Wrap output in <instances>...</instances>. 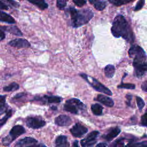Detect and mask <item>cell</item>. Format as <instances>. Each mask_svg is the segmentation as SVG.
I'll list each match as a JSON object with an SVG mask.
<instances>
[{
	"label": "cell",
	"mask_w": 147,
	"mask_h": 147,
	"mask_svg": "<svg viewBox=\"0 0 147 147\" xmlns=\"http://www.w3.org/2000/svg\"><path fill=\"white\" fill-rule=\"evenodd\" d=\"M113 35L117 37H122L127 41H134V34L127 21L122 15H118L114 19L111 28Z\"/></svg>",
	"instance_id": "obj_1"
},
{
	"label": "cell",
	"mask_w": 147,
	"mask_h": 147,
	"mask_svg": "<svg viewBox=\"0 0 147 147\" xmlns=\"http://www.w3.org/2000/svg\"><path fill=\"white\" fill-rule=\"evenodd\" d=\"M68 10L71 16L72 26L74 28H78L86 24L94 16L93 12L90 9L78 10L74 7H70Z\"/></svg>",
	"instance_id": "obj_2"
},
{
	"label": "cell",
	"mask_w": 147,
	"mask_h": 147,
	"mask_svg": "<svg viewBox=\"0 0 147 147\" xmlns=\"http://www.w3.org/2000/svg\"><path fill=\"white\" fill-rule=\"evenodd\" d=\"M80 75L82 78L85 79L86 82L90 84L96 91L104 93L108 95H112L111 91L107 87L105 86L95 78L89 76L88 75L84 74H81Z\"/></svg>",
	"instance_id": "obj_3"
},
{
	"label": "cell",
	"mask_w": 147,
	"mask_h": 147,
	"mask_svg": "<svg viewBox=\"0 0 147 147\" xmlns=\"http://www.w3.org/2000/svg\"><path fill=\"white\" fill-rule=\"evenodd\" d=\"M85 105L78 99L72 98L67 100L64 105V110L72 114H78L79 110H83Z\"/></svg>",
	"instance_id": "obj_4"
},
{
	"label": "cell",
	"mask_w": 147,
	"mask_h": 147,
	"mask_svg": "<svg viewBox=\"0 0 147 147\" xmlns=\"http://www.w3.org/2000/svg\"><path fill=\"white\" fill-rule=\"evenodd\" d=\"M128 54L133 61H146V55L144 50L137 45H133L128 51Z\"/></svg>",
	"instance_id": "obj_5"
},
{
	"label": "cell",
	"mask_w": 147,
	"mask_h": 147,
	"mask_svg": "<svg viewBox=\"0 0 147 147\" xmlns=\"http://www.w3.org/2000/svg\"><path fill=\"white\" fill-rule=\"evenodd\" d=\"M25 132V130L24 127L21 125H16L12 127L10 131L9 135L5 137L2 140V143L4 145H9L17 137L24 134Z\"/></svg>",
	"instance_id": "obj_6"
},
{
	"label": "cell",
	"mask_w": 147,
	"mask_h": 147,
	"mask_svg": "<svg viewBox=\"0 0 147 147\" xmlns=\"http://www.w3.org/2000/svg\"><path fill=\"white\" fill-rule=\"evenodd\" d=\"M99 133V131L96 130L91 132L85 138L80 141L81 145L83 147H90L94 145L96 141Z\"/></svg>",
	"instance_id": "obj_7"
},
{
	"label": "cell",
	"mask_w": 147,
	"mask_h": 147,
	"mask_svg": "<svg viewBox=\"0 0 147 147\" xmlns=\"http://www.w3.org/2000/svg\"><path fill=\"white\" fill-rule=\"evenodd\" d=\"M26 122L27 126L33 129H39L45 125V122L43 119L36 117L28 118Z\"/></svg>",
	"instance_id": "obj_8"
},
{
	"label": "cell",
	"mask_w": 147,
	"mask_h": 147,
	"mask_svg": "<svg viewBox=\"0 0 147 147\" xmlns=\"http://www.w3.org/2000/svg\"><path fill=\"white\" fill-rule=\"evenodd\" d=\"M140 143H136L133 139L121 138L117 140L113 147H138Z\"/></svg>",
	"instance_id": "obj_9"
},
{
	"label": "cell",
	"mask_w": 147,
	"mask_h": 147,
	"mask_svg": "<svg viewBox=\"0 0 147 147\" xmlns=\"http://www.w3.org/2000/svg\"><path fill=\"white\" fill-rule=\"evenodd\" d=\"M135 75L137 78L142 77L146 72L147 64L145 62H133Z\"/></svg>",
	"instance_id": "obj_10"
},
{
	"label": "cell",
	"mask_w": 147,
	"mask_h": 147,
	"mask_svg": "<svg viewBox=\"0 0 147 147\" xmlns=\"http://www.w3.org/2000/svg\"><path fill=\"white\" fill-rule=\"evenodd\" d=\"M70 131L73 136L81 137L88 131V129L83 125L77 123L70 129Z\"/></svg>",
	"instance_id": "obj_11"
},
{
	"label": "cell",
	"mask_w": 147,
	"mask_h": 147,
	"mask_svg": "<svg viewBox=\"0 0 147 147\" xmlns=\"http://www.w3.org/2000/svg\"><path fill=\"white\" fill-rule=\"evenodd\" d=\"M9 45L18 48H29L30 47V43L24 38H16L13 40L9 42Z\"/></svg>",
	"instance_id": "obj_12"
},
{
	"label": "cell",
	"mask_w": 147,
	"mask_h": 147,
	"mask_svg": "<svg viewBox=\"0 0 147 147\" xmlns=\"http://www.w3.org/2000/svg\"><path fill=\"white\" fill-rule=\"evenodd\" d=\"M55 122L58 126H69L71 123L72 120L69 116L61 114L55 118Z\"/></svg>",
	"instance_id": "obj_13"
},
{
	"label": "cell",
	"mask_w": 147,
	"mask_h": 147,
	"mask_svg": "<svg viewBox=\"0 0 147 147\" xmlns=\"http://www.w3.org/2000/svg\"><path fill=\"white\" fill-rule=\"evenodd\" d=\"M37 142V140L32 137H25L20 140H19L16 144L15 147H25L28 145L36 144Z\"/></svg>",
	"instance_id": "obj_14"
},
{
	"label": "cell",
	"mask_w": 147,
	"mask_h": 147,
	"mask_svg": "<svg viewBox=\"0 0 147 147\" xmlns=\"http://www.w3.org/2000/svg\"><path fill=\"white\" fill-rule=\"evenodd\" d=\"M95 100L107 107H112L114 105V102L111 98L102 94L98 95Z\"/></svg>",
	"instance_id": "obj_15"
},
{
	"label": "cell",
	"mask_w": 147,
	"mask_h": 147,
	"mask_svg": "<svg viewBox=\"0 0 147 147\" xmlns=\"http://www.w3.org/2000/svg\"><path fill=\"white\" fill-rule=\"evenodd\" d=\"M55 144L56 147H69V143L68 141L67 137L64 136H58L55 140Z\"/></svg>",
	"instance_id": "obj_16"
},
{
	"label": "cell",
	"mask_w": 147,
	"mask_h": 147,
	"mask_svg": "<svg viewBox=\"0 0 147 147\" xmlns=\"http://www.w3.org/2000/svg\"><path fill=\"white\" fill-rule=\"evenodd\" d=\"M121 132V129L118 127H115L113 129H112L107 134L103 136V138L108 141H110L114 138H115Z\"/></svg>",
	"instance_id": "obj_17"
},
{
	"label": "cell",
	"mask_w": 147,
	"mask_h": 147,
	"mask_svg": "<svg viewBox=\"0 0 147 147\" xmlns=\"http://www.w3.org/2000/svg\"><path fill=\"white\" fill-rule=\"evenodd\" d=\"M89 1L94 7L99 11L104 10L106 6V2L105 0H90Z\"/></svg>",
	"instance_id": "obj_18"
},
{
	"label": "cell",
	"mask_w": 147,
	"mask_h": 147,
	"mask_svg": "<svg viewBox=\"0 0 147 147\" xmlns=\"http://www.w3.org/2000/svg\"><path fill=\"white\" fill-rule=\"evenodd\" d=\"M0 21L6 22L8 24H15V20L9 14H7L5 12L2 11L0 10Z\"/></svg>",
	"instance_id": "obj_19"
},
{
	"label": "cell",
	"mask_w": 147,
	"mask_h": 147,
	"mask_svg": "<svg viewBox=\"0 0 147 147\" xmlns=\"http://www.w3.org/2000/svg\"><path fill=\"white\" fill-rule=\"evenodd\" d=\"M42 100L48 103H60L61 100V98L57 96H47L45 95L42 97Z\"/></svg>",
	"instance_id": "obj_20"
},
{
	"label": "cell",
	"mask_w": 147,
	"mask_h": 147,
	"mask_svg": "<svg viewBox=\"0 0 147 147\" xmlns=\"http://www.w3.org/2000/svg\"><path fill=\"white\" fill-rule=\"evenodd\" d=\"M32 4L36 5L41 10H44L48 7V4L44 0H28Z\"/></svg>",
	"instance_id": "obj_21"
},
{
	"label": "cell",
	"mask_w": 147,
	"mask_h": 147,
	"mask_svg": "<svg viewBox=\"0 0 147 147\" xmlns=\"http://www.w3.org/2000/svg\"><path fill=\"white\" fill-rule=\"evenodd\" d=\"M1 29H5V30L10 32L11 34H13L14 35L17 36H22V32L20 30V29L16 26H5V27H1Z\"/></svg>",
	"instance_id": "obj_22"
},
{
	"label": "cell",
	"mask_w": 147,
	"mask_h": 147,
	"mask_svg": "<svg viewBox=\"0 0 147 147\" xmlns=\"http://www.w3.org/2000/svg\"><path fill=\"white\" fill-rule=\"evenodd\" d=\"M115 73V67L114 65L109 64L105 68V75L108 78H112Z\"/></svg>",
	"instance_id": "obj_23"
},
{
	"label": "cell",
	"mask_w": 147,
	"mask_h": 147,
	"mask_svg": "<svg viewBox=\"0 0 147 147\" xmlns=\"http://www.w3.org/2000/svg\"><path fill=\"white\" fill-rule=\"evenodd\" d=\"M91 109L92 113L96 115H100L102 114L103 107L99 104L95 103L92 105Z\"/></svg>",
	"instance_id": "obj_24"
},
{
	"label": "cell",
	"mask_w": 147,
	"mask_h": 147,
	"mask_svg": "<svg viewBox=\"0 0 147 147\" xmlns=\"http://www.w3.org/2000/svg\"><path fill=\"white\" fill-rule=\"evenodd\" d=\"M19 85L15 83H11L8 86H6L3 87V91H7V92H10V91H14L16 90H17L19 88Z\"/></svg>",
	"instance_id": "obj_25"
},
{
	"label": "cell",
	"mask_w": 147,
	"mask_h": 147,
	"mask_svg": "<svg viewBox=\"0 0 147 147\" xmlns=\"http://www.w3.org/2000/svg\"><path fill=\"white\" fill-rule=\"evenodd\" d=\"M5 95H0V115L3 114L7 109L6 105L5 104Z\"/></svg>",
	"instance_id": "obj_26"
},
{
	"label": "cell",
	"mask_w": 147,
	"mask_h": 147,
	"mask_svg": "<svg viewBox=\"0 0 147 147\" xmlns=\"http://www.w3.org/2000/svg\"><path fill=\"white\" fill-rule=\"evenodd\" d=\"M109 1L114 5L119 6H121L122 5L126 4L127 3H129L134 0H109Z\"/></svg>",
	"instance_id": "obj_27"
},
{
	"label": "cell",
	"mask_w": 147,
	"mask_h": 147,
	"mask_svg": "<svg viewBox=\"0 0 147 147\" xmlns=\"http://www.w3.org/2000/svg\"><path fill=\"white\" fill-rule=\"evenodd\" d=\"M118 88H125V89H134L135 85L134 84L131 83H122L121 84L118 86Z\"/></svg>",
	"instance_id": "obj_28"
},
{
	"label": "cell",
	"mask_w": 147,
	"mask_h": 147,
	"mask_svg": "<svg viewBox=\"0 0 147 147\" xmlns=\"http://www.w3.org/2000/svg\"><path fill=\"white\" fill-rule=\"evenodd\" d=\"M11 116V110H10L7 113L5 116H4L2 118L0 119V127L6 122L8 118H9Z\"/></svg>",
	"instance_id": "obj_29"
},
{
	"label": "cell",
	"mask_w": 147,
	"mask_h": 147,
	"mask_svg": "<svg viewBox=\"0 0 147 147\" xmlns=\"http://www.w3.org/2000/svg\"><path fill=\"white\" fill-rule=\"evenodd\" d=\"M68 0H57V6L60 10H63L67 5Z\"/></svg>",
	"instance_id": "obj_30"
},
{
	"label": "cell",
	"mask_w": 147,
	"mask_h": 147,
	"mask_svg": "<svg viewBox=\"0 0 147 147\" xmlns=\"http://www.w3.org/2000/svg\"><path fill=\"white\" fill-rule=\"evenodd\" d=\"M136 102H137L138 107L139 110L141 111L144 108V107L145 106V102L143 100V99L141 98H140V96L136 97Z\"/></svg>",
	"instance_id": "obj_31"
},
{
	"label": "cell",
	"mask_w": 147,
	"mask_h": 147,
	"mask_svg": "<svg viewBox=\"0 0 147 147\" xmlns=\"http://www.w3.org/2000/svg\"><path fill=\"white\" fill-rule=\"evenodd\" d=\"M144 3H145V0H140L135 7L134 10L137 11L140 10L144 5Z\"/></svg>",
	"instance_id": "obj_32"
},
{
	"label": "cell",
	"mask_w": 147,
	"mask_h": 147,
	"mask_svg": "<svg viewBox=\"0 0 147 147\" xmlns=\"http://www.w3.org/2000/svg\"><path fill=\"white\" fill-rule=\"evenodd\" d=\"M75 4L79 6V7H82L86 3L87 1L86 0H73Z\"/></svg>",
	"instance_id": "obj_33"
},
{
	"label": "cell",
	"mask_w": 147,
	"mask_h": 147,
	"mask_svg": "<svg viewBox=\"0 0 147 147\" xmlns=\"http://www.w3.org/2000/svg\"><path fill=\"white\" fill-rule=\"evenodd\" d=\"M141 124L142 126H146V113H145L141 117Z\"/></svg>",
	"instance_id": "obj_34"
},
{
	"label": "cell",
	"mask_w": 147,
	"mask_h": 147,
	"mask_svg": "<svg viewBox=\"0 0 147 147\" xmlns=\"http://www.w3.org/2000/svg\"><path fill=\"white\" fill-rule=\"evenodd\" d=\"M8 6L0 1V9L2 10H8Z\"/></svg>",
	"instance_id": "obj_35"
},
{
	"label": "cell",
	"mask_w": 147,
	"mask_h": 147,
	"mask_svg": "<svg viewBox=\"0 0 147 147\" xmlns=\"http://www.w3.org/2000/svg\"><path fill=\"white\" fill-rule=\"evenodd\" d=\"M126 99H127V101H126L127 105L128 106H130V100H131L132 96H131V95L127 94V95H126Z\"/></svg>",
	"instance_id": "obj_36"
},
{
	"label": "cell",
	"mask_w": 147,
	"mask_h": 147,
	"mask_svg": "<svg viewBox=\"0 0 147 147\" xmlns=\"http://www.w3.org/2000/svg\"><path fill=\"white\" fill-rule=\"evenodd\" d=\"M5 1H6L8 3H10V4H11V5H13V6L16 7V6H18V4L16 2H15L14 1H13V0H5Z\"/></svg>",
	"instance_id": "obj_37"
},
{
	"label": "cell",
	"mask_w": 147,
	"mask_h": 147,
	"mask_svg": "<svg viewBox=\"0 0 147 147\" xmlns=\"http://www.w3.org/2000/svg\"><path fill=\"white\" fill-rule=\"evenodd\" d=\"M141 88L142 89V90H144L145 92H146V90H147V84H146V82H144V83L142 84L141 86Z\"/></svg>",
	"instance_id": "obj_38"
},
{
	"label": "cell",
	"mask_w": 147,
	"mask_h": 147,
	"mask_svg": "<svg viewBox=\"0 0 147 147\" xmlns=\"http://www.w3.org/2000/svg\"><path fill=\"white\" fill-rule=\"evenodd\" d=\"M5 37V34L3 32V31L0 28V41L3 40Z\"/></svg>",
	"instance_id": "obj_39"
},
{
	"label": "cell",
	"mask_w": 147,
	"mask_h": 147,
	"mask_svg": "<svg viewBox=\"0 0 147 147\" xmlns=\"http://www.w3.org/2000/svg\"><path fill=\"white\" fill-rule=\"evenodd\" d=\"M24 95H25V93H23V92L19 93V94H17L16 95L14 96V99H18V98H20L23 96Z\"/></svg>",
	"instance_id": "obj_40"
},
{
	"label": "cell",
	"mask_w": 147,
	"mask_h": 147,
	"mask_svg": "<svg viewBox=\"0 0 147 147\" xmlns=\"http://www.w3.org/2000/svg\"><path fill=\"white\" fill-rule=\"evenodd\" d=\"M96 147H107V145L106 143H99L96 145Z\"/></svg>",
	"instance_id": "obj_41"
},
{
	"label": "cell",
	"mask_w": 147,
	"mask_h": 147,
	"mask_svg": "<svg viewBox=\"0 0 147 147\" xmlns=\"http://www.w3.org/2000/svg\"><path fill=\"white\" fill-rule=\"evenodd\" d=\"M26 147H43L40 144H32L30 145L27 146Z\"/></svg>",
	"instance_id": "obj_42"
},
{
	"label": "cell",
	"mask_w": 147,
	"mask_h": 147,
	"mask_svg": "<svg viewBox=\"0 0 147 147\" xmlns=\"http://www.w3.org/2000/svg\"><path fill=\"white\" fill-rule=\"evenodd\" d=\"M138 147H147V142L146 141H144L142 143H140Z\"/></svg>",
	"instance_id": "obj_43"
},
{
	"label": "cell",
	"mask_w": 147,
	"mask_h": 147,
	"mask_svg": "<svg viewBox=\"0 0 147 147\" xmlns=\"http://www.w3.org/2000/svg\"><path fill=\"white\" fill-rule=\"evenodd\" d=\"M73 147H79L78 145V141H75L73 143Z\"/></svg>",
	"instance_id": "obj_44"
},
{
	"label": "cell",
	"mask_w": 147,
	"mask_h": 147,
	"mask_svg": "<svg viewBox=\"0 0 147 147\" xmlns=\"http://www.w3.org/2000/svg\"><path fill=\"white\" fill-rule=\"evenodd\" d=\"M89 1H90V0H89Z\"/></svg>",
	"instance_id": "obj_45"
}]
</instances>
